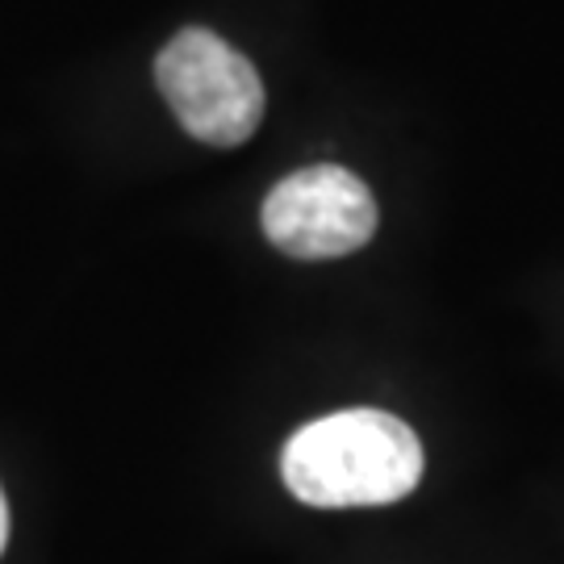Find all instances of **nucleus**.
Masks as SVG:
<instances>
[{
    "instance_id": "20e7f679",
    "label": "nucleus",
    "mask_w": 564,
    "mask_h": 564,
    "mask_svg": "<svg viewBox=\"0 0 564 564\" xmlns=\"http://www.w3.org/2000/svg\"><path fill=\"white\" fill-rule=\"evenodd\" d=\"M9 544V502H4V489H0V552Z\"/></svg>"
},
{
    "instance_id": "f03ea898",
    "label": "nucleus",
    "mask_w": 564,
    "mask_h": 564,
    "mask_svg": "<svg viewBox=\"0 0 564 564\" xmlns=\"http://www.w3.org/2000/svg\"><path fill=\"white\" fill-rule=\"evenodd\" d=\"M172 118L205 147H239L263 121V84L247 55L214 30H181L155 59Z\"/></svg>"
},
{
    "instance_id": "f257e3e1",
    "label": "nucleus",
    "mask_w": 564,
    "mask_h": 564,
    "mask_svg": "<svg viewBox=\"0 0 564 564\" xmlns=\"http://www.w3.org/2000/svg\"><path fill=\"white\" fill-rule=\"evenodd\" d=\"M423 444L398 414L339 410L302 426L281 452L293 498L323 510L402 502L423 481Z\"/></svg>"
},
{
    "instance_id": "7ed1b4c3",
    "label": "nucleus",
    "mask_w": 564,
    "mask_h": 564,
    "mask_svg": "<svg viewBox=\"0 0 564 564\" xmlns=\"http://www.w3.org/2000/svg\"><path fill=\"white\" fill-rule=\"evenodd\" d=\"M263 235L293 260L351 256L377 230V202L368 184L335 163L302 167L263 197Z\"/></svg>"
}]
</instances>
